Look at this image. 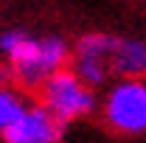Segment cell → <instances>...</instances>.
Wrapping results in <instances>:
<instances>
[{"label": "cell", "instance_id": "cell-5", "mask_svg": "<svg viewBox=\"0 0 146 143\" xmlns=\"http://www.w3.org/2000/svg\"><path fill=\"white\" fill-rule=\"evenodd\" d=\"M115 42H118L115 34H101V31L79 36L76 48H73V62H70L76 76L82 81H87L90 87L104 84L112 76V51H115Z\"/></svg>", "mask_w": 146, "mask_h": 143}, {"label": "cell", "instance_id": "cell-4", "mask_svg": "<svg viewBox=\"0 0 146 143\" xmlns=\"http://www.w3.org/2000/svg\"><path fill=\"white\" fill-rule=\"evenodd\" d=\"M101 118L121 138L143 135L146 132V79L124 76L115 84H110L107 95L101 101Z\"/></svg>", "mask_w": 146, "mask_h": 143}, {"label": "cell", "instance_id": "cell-3", "mask_svg": "<svg viewBox=\"0 0 146 143\" xmlns=\"http://www.w3.org/2000/svg\"><path fill=\"white\" fill-rule=\"evenodd\" d=\"M96 87H90L87 81H82L73 68H65L56 76H51L42 87H39V104L54 115L62 126L76 124L82 118H90L98 98H96Z\"/></svg>", "mask_w": 146, "mask_h": 143}, {"label": "cell", "instance_id": "cell-1", "mask_svg": "<svg viewBox=\"0 0 146 143\" xmlns=\"http://www.w3.org/2000/svg\"><path fill=\"white\" fill-rule=\"evenodd\" d=\"M0 51L6 59V79L17 90H39L73 62V48L62 36H31L20 28L3 31Z\"/></svg>", "mask_w": 146, "mask_h": 143}, {"label": "cell", "instance_id": "cell-2", "mask_svg": "<svg viewBox=\"0 0 146 143\" xmlns=\"http://www.w3.org/2000/svg\"><path fill=\"white\" fill-rule=\"evenodd\" d=\"M62 129L42 104L25 101L17 87L0 90V135L6 143H59Z\"/></svg>", "mask_w": 146, "mask_h": 143}]
</instances>
